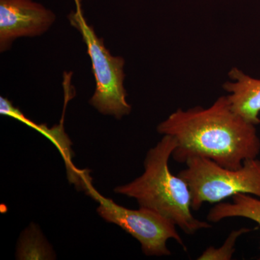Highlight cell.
<instances>
[{
  "instance_id": "6da1fadb",
  "label": "cell",
  "mask_w": 260,
  "mask_h": 260,
  "mask_svg": "<svg viewBox=\"0 0 260 260\" xmlns=\"http://www.w3.org/2000/svg\"><path fill=\"white\" fill-rule=\"evenodd\" d=\"M157 131L177 140L172 157L178 162L201 156L227 169H238L260 153L256 125L233 111L227 95L219 97L208 108L178 109L158 124Z\"/></svg>"
},
{
  "instance_id": "7a4b0ae2",
  "label": "cell",
  "mask_w": 260,
  "mask_h": 260,
  "mask_svg": "<svg viewBox=\"0 0 260 260\" xmlns=\"http://www.w3.org/2000/svg\"><path fill=\"white\" fill-rule=\"evenodd\" d=\"M177 146L174 137L164 135L147 153L143 174L128 184L117 186L114 191L136 200L140 207L160 214L187 235H194L213 225L195 218L189 186L169 169V160Z\"/></svg>"
},
{
  "instance_id": "3957f363",
  "label": "cell",
  "mask_w": 260,
  "mask_h": 260,
  "mask_svg": "<svg viewBox=\"0 0 260 260\" xmlns=\"http://www.w3.org/2000/svg\"><path fill=\"white\" fill-rule=\"evenodd\" d=\"M178 174L189 186L191 208L198 211L205 203L217 204L238 194L260 198V160H246L238 169H227L209 158L193 156Z\"/></svg>"
},
{
  "instance_id": "277c9868",
  "label": "cell",
  "mask_w": 260,
  "mask_h": 260,
  "mask_svg": "<svg viewBox=\"0 0 260 260\" xmlns=\"http://www.w3.org/2000/svg\"><path fill=\"white\" fill-rule=\"evenodd\" d=\"M76 11L68 18L71 25L79 30L88 49L95 77V93L90 99V105L99 112L115 116L119 119L131 112L126 102L124 87L125 61L120 56H113L104 46V40L97 37L93 28L87 23L80 7V0H75Z\"/></svg>"
},
{
  "instance_id": "5b68a950",
  "label": "cell",
  "mask_w": 260,
  "mask_h": 260,
  "mask_svg": "<svg viewBox=\"0 0 260 260\" xmlns=\"http://www.w3.org/2000/svg\"><path fill=\"white\" fill-rule=\"evenodd\" d=\"M88 193L99 203L98 213L109 223L116 224L139 242L145 255L169 256L172 252L168 241L174 239L184 249L185 244L177 230V225L160 214L140 207L138 210L128 209L97 192L91 186Z\"/></svg>"
},
{
  "instance_id": "8992f818",
  "label": "cell",
  "mask_w": 260,
  "mask_h": 260,
  "mask_svg": "<svg viewBox=\"0 0 260 260\" xmlns=\"http://www.w3.org/2000/svg\"><path fill=\"white\" fill-rule=\"evenodd\" d=\"M55 15L31 0H0V49H9L15 39L47 31Z\"/></svg>"
},
{
  "instance_id": "52a82bcc",
  "label": "cell",
  "mask_w": 260,
  "mask_h": 260,
  "mask_svg": "<svg viewBox=\"0 0 260 260\" xmlns=\"http://www.w3.org/2000/svg\"><path fill=\"white\" fill-rule=\"evenodd\" d=\"M232 81L223 84L228 100L236 114L251 124H260V80L251 78L237 68L229 73Z\"/></svg>"
},
{
  "instance_id": "ba28073f",
  "label": "cell",
  "mask_w": 260,
  "mask_h": 260,
  "mask_svg": "<svg viewBox=\"0 0 260 260\" xmlns=\"http://www.w3.org/2000/svg\"><path fill=\"white\" fill-rule=\"evenodd\" d=\"M232 198V203L221 202L214 205L207 215V220L218 223L229 218H244L260 225V198L247 194H238Z\"/></svg>"
},
{
  "instance_id": "9c48e42d",
  "label": "cell",
  "mask_w": 260,
  "mask_h": 260,
  "mask_svg": "<svg viewBox=\"0 0 260 260\" xmlns=\"http://www.w3.org/2000/svg\"><path fill=\"white\" fill-rule=\"evenodd\" d=\"M54 253L39 229L30 225L19 241L17 257L19 259H51Z\"/></svg>"
},
{
  "instance_id": "30bf717a",
  "label": "cell",
  "mask_w": 260,
  "mask_h": 260,
  "mask_svg": "<svg viewBox=\"0 0 260 260\" xmlns=\"http://www.w3.org/2000/svg\"><path fill=\"white\" fill-rule=\"evenodd\" d=\"M249 228H242L238 230H234L228 236L225 242L221 246L218 248L210 246L207 248L203 254L197 259L198 260H230L235 252L236 244L238 239L244 234L251 232Z\"/></svg>"
}]
</instances>
